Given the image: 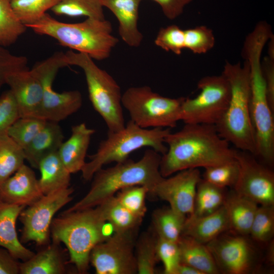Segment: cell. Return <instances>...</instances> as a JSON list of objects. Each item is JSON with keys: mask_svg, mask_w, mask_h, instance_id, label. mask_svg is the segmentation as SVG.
<instances>
[{"mask_svg": "<svg viewBox=\"0 0 274 274\" xmlns=\"http://www.w3.org/2000/svg\"><path fill=\"white\" fill-rule=\"evenodd\" d=\"M197 88L200 92L195 97H184L181 120L185 124L216 125L224 115L229 102V83L221 74L202 78L197 83Z\"/></svg>", "mask_w": 274, "mask_h": 274, "instance_id": "9", "label": "cell"}, {"mask_svg": "<svg viewBox=\"0 0 274 274\" xmlns=\"http://www.w3.org/2000/svg\"><path fill=\"white\" fill-rule=\"evenodd\" d=\"M133 231L116 233L97 244L91 250L89 262L97 274L137 272Z\"/></svg>", "mask_w": 274, "mask_h": 274, "instance_id": "15", "label": "cell"}, {"mask_svg": "<svg viewBox=\"0 0 274 274\" xmlns=\"http://www.w3.org/2000/svg\"><path fill=\"white\" fill-rule=\"evenodd\" d=\"M274 235V205L259 206L249 236L256 243L267 245Z\"/></svg>", "mask_w": 274, "mask_h": 274, "instance_id": "34", "label": "cell"}, {"mask_svg": "<svg viewBox=\"0 0 274 274\" xmlns=\"http://www.w3.org/2000/svg\"><path fill=\"white\" fill-rule=\"evenodd\" d=\"M64 135L58 122L47 121L43 128L23 150L25 160L38 168L45 156L57 152L63 142Z\"/></svg>", "mask_w": 274, "mask_h": 274, "instance_id": "23", "label": "cell"}, {"mask_svg": "<svg viewBox=\"0 0 274 274\" xmlns=\"http://www.w3.org/2000/svg\"><path fill=\"white\" fill-rule=\"evenodd\" d=\"M25 160L23 149L7 132L0 133V185L15 173Z\"/></svg>", "mask_w": 274, "mask_h": 274, "instance_id": "31", "label": "cell"}, {"mask_svg": "<svg viewBox=\"0 0 274 274\" xmlns=\"http://www.w3.org/2000/svg\"><path fill=\"white\" fill-rule=\"evenodd\" d=\"M170 132L169 128H142L130 120L122 129L108 132L106 139L100 142L96 152L82 168L83 178L90 180L104 165L125 160L133 152L143 147L164 154L167 150L165 139Z\"/></svg>", "mask_w": 274, "mask_h": 274, "instance_id": "6", "label": "cell"}, {"mask_svg": "<svg viewBox=\"0 0 274 274\" xmlns=\"http://www.w3.org/2000/svg\"><path fill=\"white\" fill-rule=\"evenodd\" d=\"M64 59L67 66L76 65L83 71L90 100L105 121L108 132L123 128L125 124L121 102L122 94L114 79L86 54L67 51L64 53Z\"/></svg>", "mask_w": 274, "mask_h": 274, "instance_id": "7", "label": "cell"}, {"mask_svg": "<svg viewBox=\"0 0 274 274\" xmlns=\"http://www.w3.org/2000/svg\"><path fill=\"white\" fill-rule=\"evenodd\" d=\"M38 169L41 177L39 184L43 195L69 187L71 173L55 152L44 157L40 162Z\"/></svg>", "mask_w": 274, "mask_h": 274, "instance_id": "27", "label": "cell"}, {"mask_svg": "<svg viewBox=\"0 0 274 274\" xmlns=\"http://www.w3.org/2000/svg\"><path fill=\"white\" fill-rule=\"evenodd\" d=\"M46 120L37 117H20L7 130V134L24 150L43 128Z\"/></svg>", "mask_w": 274, "mask_h": 274, "instance_id": "37", "label": "cell"}, {"mask_svg": "<svg viewBox=\"0 0 274 274\" xmlns=\"http://www.w3.org/2000/svg\"><path fill=\"white\" fill-rule=\"evenodd\" d=\"M238 173L239 166L235 158L231 161L204 168L202 179L220 188H232Z\"/></svg>", "mask_w": 274, "mask_h": 274, "instance_id": "38", "label": "cell"}, {"mask_svg": "<svg viewBox=\"0 0 274 274\" xmlns=\"http://www.w3.org/2000/svg\"><path fill=\"white\" fill-rule=\"evenodd\" d=\"M157 236L145 233L138 240L135 257L137 272L139 274H153L158 258L156 253Z\"/></svg>", "mask_w": 274, "mask_h": 274, "instance_id": "35", "label": "cell"}, {"mask_svg": "<svg viewBox=\"0 0 274 274\" xmlns=\"http://www.w3.org/2000/svg\"><path fill=\"white\" fill-rule=\"evenodd\" d=\"M227 193L226 188L216 186L201 178L197 186L193 213L190 216L200 217L216 211L224 205Z\"/></svg>", "mask_w": 274, "mask_h": 274, "instance_id": "29", "label": "cell"}, {"mask_svg": "<svg viewBox=\"0 0 274 274\" xmlns=\"http://www.w3.org/2000/svg\"><path fill=\"white\" fill-rule=\"evenodd\" d=\"M161 157L160 154L149 148L137 161L128 158L113 167L100 168L93 175L88 193L66 211L95 207L130 186H145L152 194L156 185L164 178L159 170Z\"/></svg>", "mask_w": 274, "mask_h": 274, "instance_id": "2", "label": "cell"}, {"mask_svg": "<svg viewBox=\"0 0 274 274\" xmlns=\"http://www.w3.org/2000/svg\"><path fill=\"white\" fill-rule=\"evenodd\" d=\"M97 206L114 232L135 231L143 219L123 207L115 195L107 198Z\"/></svg>", "mask_w": 274, "mask_h": 274, "instance_id": "28", "label": "cell"}, {"mask_svg": "<svg viewBox=\"0 0 274 274\" xmlns=\"http://www.w3.org/2000/svg\"><path fill=\"white\" fill-rule=\"evenodd\" d=\"M249 235L228 230L206 244L220 273L250 274L260 272L262 257Z\"/></svg>", "mask_w": 274, "mask_h": 274, "instance_id": "11", "label": "cell"}, {"mask_svg": "<svg viewBox=\"0 0 274 274\" xmlns=\"http://www.w3.org/2000/svg\"><path fill=\"white\" fill-rule=\"evenodd\" d=\"M20 118L18 107L10 90L0 96V133L7 132L10 126Z\"/></svg>", "mask_w": 274, "mask_h": 274, "instance_id": "44", "label": "cell"}, {"mask_svg": "<svg viewBox=\"0 0 274 274\" xmlns=\"http://www.w3.org/2000/svg\"><path fill=\"white\" fill-rule=\"evenodd\" d=\"M184 30L173 24L162 27L155 40V44L166 51H171L180 55L185 49Z\"/></svg>", "mask_w": 274, "mask_h": 274, "instance_id": "41", "label": "cell"}, {"mask_svg": "<svg viewBox=\"0 0 274 274\" xmlns=\"http://www.w3.org/2000/svg\"><path fill=\"white\" fill-rule=\"evenodd\" d=\"M180 262L190 265L203 274H217L219 271L215 260L206 244L181 235L177 242Z\"/></svg>", "mask_w": 274, "mask_h": 274, "instance_id": "26", "label": "cell"}, {"mask_svg": "<svg viewBox=\"0 0 274 274\" xmlns=\"http://www.w3.org/2000/svg\"><path fill=\"white\" fill-rule=\"evenodd\" d=\"M174 274H203L198 269L180 262L177 267Z\"/></svg>", "mask_w": 274, "mask_h": 274, "instance_id": "48", "label": "cell"}, {"mask_svg": "<svg viewBox=\"0 0 274 274\" xmlns=\"http://www.w3.org/2000/svg\"><path fill=\"white\" fill-rule=\"evenodd\" d=\"M186 217L170 207L156 210L153 214L152 220L156 235L177 242L182 235Z\"/></svg>", "mask_w": 274, "mask_h": 274, "instance_id": "30", "label": "cell"}, {"mask_svg": "<svg viewBox=\"0 0 274 274\" xmlns=\"http://www.w3.org/2000/svg\"><path fill=\"white\" fill-rule=\"evenodd\" d=\"M185 48L195 54L205 53L214 46L213 31L206 26H198L184 30Z\"/></svg>", "mask_w": 274, "mask_h": 274, "instance_id": "40", "label": "cell"}, {"mask_svg": "<svg viewBox=\"0 0 274 274\" xmlns=\"http://www.w3.org/2000/svg\"><path fill=\"white\" fill-rule=\"evenodd\" d=\"M95 130L82 123L72 126L70 138L63 142L57 152L63 164L71 174L81 171L91 136Z\"/></svg>", "mask_w": 274, "mask_h": 274, "instance_id": "21", "label": "cell"}, {"mask_svg": "<svg viewBox=\"0 0 274 274\" xmlns=\"http://www.w3.org/2000/svg\"><path fill=\"white\" fill-rule=\"evenodd\" d=\"M20 264L7 249L0 247V274H19Z\"/></svg>", "mask_w": 274, "mask_h": 274, "instance_id": "47", "label": "cell"}, {"mask_svg": "<svg viewBox=\"0 0 274 274\" xmlns=\"http://www.w3.org/2000/svg\"><path fill=\"white\" fill-rule=\"evenodd\" d=\"M25 208L0 201V247L23 261L29 259L35 254L23 246L16 232L17 219Z\"/></svg>", "mask_w": 274, "mask_h": 274, "instance_id": "22", "label": "cell"}, {"mask_svg": "<svg viewBox=\"0 0 274 274\" xmlns=\"http://www.w3.org/2000/svg\"><path fill=\"white\" fill-rule=\"evenodd\" d=\"M43 195L35 173L24 163L0 185V201L26 208Z\"/></svg>", "mask_w": 274, "mask_h": 274, "instance_id": "18", "label": "cell"}, {"mask_svg": "<svg viewBox=\"0 0 274 274\" xmlns=\"http://www.w3.org/2000/svg\"><path fill=\"white\" fill-rule=\"evenodd\" d=\"M267 98L274 111V58L266 56L261 62Z\"/></svg>", "mask_w": 274, "mask_h": 274, "instance_id": "45", "label": "cell"}, {"mask_svg": "<svg viewBox=\"0 0 274 274\" xmlns=\"http://www.w3.org/2000/svg\"><path fill=\"white\" fill-rule=\"evenodd\" d=\"M230 230L228 218L224 205L209 215L186 217L182 235L190 236L204 244Z\"/></svg>", "mask_w": 274, "mask_h": 274, "instance_id": "20", "label": "cell"}, {"mask_svg": "<svg viewBox=\"0 0 274 274\" xmlns=\"http://www.w3.org/2000/svg\"><path fill=\"white\" fill-rule=\"evenodd\" d=\"M35 32L50 36L64 47L88 55L93 59L108 58L118 39L112 34L108 20L87 18L84 21L68 23L59 21L45 13L35 23L26 26Z\"/></svg>", "mask_w": 274, "mask_h": 274, "instance_id": "5", "label": "cell"}, {"mask_svg": "<svg viewBox=\"0 0 274 274\" xmlns=\"http://www.w3.org/2000/svg\"><path fill=\"white\" fill-rule=\"evenodd\" d=\"M26 28L15 14L11 0H0V45L5 47L15 43Z\"/></svg>", "mask_w": 274, "mask_h": 274, "instance_id": "32", "label": "cell"}, {"mask_svg": "<svg viewBox=\"0 0 274 274\" xmlns=\"http://www.w3.org/2000/svg\"><path fill=\"white\" fill-rule=\"evenodd\" d=\"M224 206L228 218L229 230L249 235L259 205L231 189L227 193Z\"/></svg>", "mask_w": 274, "mask_h": 274, "instance_id": "25", "label": "cell"}, {"mask_svg": "<svg viewBox=\"0 0 274 274\" xmlns=\"http://www.w3.org/2000/svg\"><path fill=\"white\" fill-rule=\"evenodd\" d=\"M51 10L59 16L105 19L100 0H60Z\"/></svg>", "mask_w": 274, "mask_h": 274, "instance_id": "33", "label": "cell"}, {"mask_svg": "<svg viewBox=\"0 0 274 274\" xmlns=\"http://www.w3.org/2000/svg\"><path fill=\"white\" fill-rule=\"evenodd\" d=\"M177 173L168 178H163L152 194L167 201L174 211L188 217L193 214L196 188L201 177L198 168Z\"/></svg>", "mask_w": 274, "mask_h": 274, "instance_id": "16", "label": "cell"}, {"mask_svg": "<svg viewBox=\"0 0 274 274\" xmlns=\"http://www.w3.org/2000/svg\"><path fill=\"white\" fill-rule=\"evenodd\" d=\"M107 222L96 206L75 211H65L53 218L50 227L52 241L66 247L70 261L81 273L87 272L92 249L106 240L111 232ZM113 230V229H112Z\"/></svg>", "mask_w": 274, "mask_h": 274, "instance_id": "3", "label": "cell"}, {"mask_svg": "<svg viewBox=\"0 0 274 274\" xmlns=\"http://www.w3.org/2000/svg\"><path fill=\"white\" fill-rule=\"evenodd\" d=\"M67 66L64 53L56 52L36 63L31 70L41 82L43 97L40 118L46 121H61L77 112L82 105L81 93L78 90L58 92L52 88L58 70Z\"/></svg>", "mask_w": 274, "mask_h": 274, "instance_id": "10", "label": "cell"}, {"mask_svg": "<svg viewBox=\"0 0 274 274\" xmlns=\"http://www.w3.org/2000/svg\"><path fill=\"white\" fill-rule=\"evenodd\" d=\"M60 0H11L12 7L25 26L36 22Z\"/></svg>", "mask_w": 274, "mask_h": 274, "instance_id": "36", "label": "cell"}, {"mask_svg": "<svg viewBox=\"0 0 274 274\" xmlns=\"http://www.w3.org/2000/svg\"><path fill=\"white\" fill-rule=\"evenodd\" d=\"M222 74L230 87L227 109L215 125L220 135L236 149L255 155L254 131L250 113L251 89L249 67L247 61L232 64L226 61Z\"/></svg>", "mask_w": 274, "mask_h": 274, "instance_id": "4", "label": "cell"}, {"mask_svg": "<svg viewBox=\"0 0 274 274\" xmlns=\"http://www.w3.org/2000/svg\"><path fill=\"white\" fill-rule=\"evenodd\" d=\"M143 0H100L102 7L109 9L119 22V33L129 46L138 47L143 36L138 28L139 9Z\"/></svg>", "mask_w": 274, "mask_h": 274, "instance_id": "19", "label": "cell"}, {"mask_svg": "<svg viewBox=\"0 0 274 274\" xmlns=\"http://www.w3.org/2000/svg\"><path fill=\"white\" fill-rule=\"evenodd\" d=\"M156 253L158 260H161L163 264L164 273L174 274L177 267L180 263L177 242L157 236Z\"/></svg>", "mask_w": 274, "mask_h": 274, "instance_id": "42", "label": "cell"}, {"mask_svg": "<svg viewBox=\"0 0 274 274\" xmlns=\"http://www.w3.org/2000/svg\"><path fill=\"white\" fill-rule=\"evenodd\" d=\"M184 97L172 98L153 91L147 86L128 88L122 95V105L130 120L144 128H169L181 121Z\"/></svg>", "mask_w": 274, "mask_h": 274, "instance_id": "8", "label": "cell"}, {"mask_svg": "<svg viewBox=\"0 0 274 274\" xmlns=\"http://www.w3.org/2000/svg\"><path fill=\"white\" fill-rule=\"evenodd\" d=\"M267 250L265 256V261L271 266L274 264V243L273 239L267 244Z\"/></svg>", "mask_w": 274, "mask_h": 274, "instance_id": "49", "label": "cell"}, {"mask_svg": "<svg viewBox=\"0 0 274 274\" xmlns=\"http://www.w3.org/2000/svg\"><path fill=\"white\" fill-rule=\"evenodd\" d=\"M159 5L164 15L168 19L174 20L180 16L185 7L193 0H152Z\"/></svg>", "mask_w": 274, "mask_h": 274, "instance_id": "46", "label": "cell"}, {"mask_svg": "<svg viewBox=\"0 0 274 274\" xmlns=\"http://www.w3.org/2000/svg\"><path fill=\"white\" fill-rule=\"evenodd\" d=\"M167 147L162 155L159 170L166 178L179 171L206 168L235 159V149L219 134L214 125L185 124L165 138Z\"/></svg>", "mask_w": 274, "mask_h": 274, "instance_id": "1", "label": "cell"}, {"mask_svg": "<svg viewBox=\"0 0 274 274\" xmlns=\"http://www.w3.org/2000/svg\"><path fill=\"white\" fill-rule=\"evenodd\" d=\"M72 187L44 195L24 209L19 215L22 224L20 241L22 244L33 242L38 246H46L50 241V227L54 216L72 199Z\"/></svg>", "mask_w": 274, "mask_h": 274, "instance_id": "13", "label": "cell"}, {"mask_svg": "<svg viewBox=\"0 0 274 274\" xmlns=\"http://www.w3.org/2000/svg\"><path fill=\"white\" fill-rule=\"evenodd\" d=\"M239 173L232 188L259 206L274 205V173L250 153L236 149Z\"/></svg>", "mask_w": 274, "mask_h": 274, "instance_id": "14", "label": "cell"}, {"mask_svg": "<svg viewBox=\"0 0 274 274\" xmlns=\"http://www.w3.org/2000/svg\"><path fill=\"white\" fill-rule=\"evenodd\" d=\"M66 261L59 243L52 241L29 259L20 264V274H63Z\"/></svg>", "mask_w": 274, "mask_h": 274, "instance_id": "24", "label": "cell"}, {"mask_svg": "<svg viewBox=\"0 0 274 274\" xmlns=\"http://www.w3.org/2000/svg\"><path fill=\"white\" fill-rule=\"evenodd\" d=\"M6 84L15 98L20 117L40 118L43 90L41 81L32 71L28 69L11 74Z\"/></svg>", "mask_w": 274, "mask_h": 274, "instance_id": "17", "label": "cell"}, {"mask_svg": "<svg viewBox=\"0 0 274 274\" xmlns=\"http://www.w3.org/2000/svg\"><path fill=\"white\" fill-rule=\"evenodd\" d=\"M250 113L254 131V156L271 165L274 161L273 113L268 103L262 71L254 68L250 73Z\"/></svg>", "mask_w": 274, "mask_h": 274, "instance_id": "12", "label": "cell"}, {"mask_svg": "<svg viewBox=\"0 0 274 274\" xmlns=\"http://www.w3.org/2000/svg\"><path fill=\"white\" fill-rule=\"evenodd\" d=\"M27 63L25 56L14 55L0 45V88L11 74L28 70Z\"/></svg>", "mask_w": 274, "mask_h": 274, "instance_id": "43", "label": "cell"}, {"mask_svg": "<svg viewBox=\"0 0 274 274\" xmlns=\"http://www.w3.org/2000/svg\"><path fill=\"white\" fill-rule=\"evenodd\" d=\"M148 193L149 190L145 186L135 185L120 190L115 196L123 207L143 218L147 210L145 198Z\"/></svg>", "mask_w": 274, "mask_h": 274, "instance_id": "39", "label": "cell"}]
</instances>
